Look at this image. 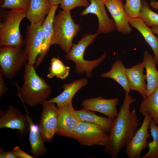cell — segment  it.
Instances as JSON below:
<instances>
[{
  "label": "cell",
  "mask_w": 158,
  "mask_h": 158,
  "mask_svg": "<svg viewBox=\"0 0 158 158\" xmlns=\"http://www.w3.org/2000/svg\"><path fill=\"white\" fill-rule=\"evenodd\" d=\"M125 92L123 103L120 108L109 135L104 150L112 158H116L118 154L128 145L140 124L135 108L130 111L131 104L136 99Z\"/></svg>",
  "instance_id": "6da1fadb"
},
{
  "label": "cell",
  "mask_w": 158,
  "mask_h": 158,
  "mask_svg": "<svg viewBox=\"0 0 158 158\" xmlns=\"http://www.w3.org/2000/svg\"><path fill=\"white\" fill-rule=\"evenodd\" d=\"M24 67L23 83L18 90V96L23 103L33 107L47 100L51 87L37 74L34 65L27 63Z\"/></svg>",
  "instance_id": "7a4b0ae2"
},
{
  "label": "cell",
  "mask_w": 158,
  "mask_h": 158,
  "mask_svg": "<svg viewBox=\"0 0 158 158\" xmlns=\"http://www.w3.org/2000/svg\"><path fill=\"white\" fill-rule=\"evenodd\" d=\"M26 11L10 10L1 17L0 46L23 48L25 41L20 30L22 20L26 17Z\"/></svg>",
  "instance_id": "3957f363"
},
{
  "label": "cell",
  "mask_w": 158,
  "mask_h": 158,
  "mask_svg": "<svg viewBox=\"0 0 158 158\" xmlns=\"http://www.w3.org/2000/svg\"><path fill=\"white\" fill-rule=\"evenodd\" d=\"M53 27L54 34L51 46L58 44L66 54L68 53L73 44V38L80 30L79 24L75 23L70 11L62 10L55 15Z\"/></svg>",
  "instance_id": "277c9868"
},
{
  "label": "cell",
  "mask_w": 158,
  "mask_h": 158,
  "mask_svg": "<svg viewBox=\"0 0 158 158\" xmlns=\"http://www.w3.org/2000/svg\"><path fill=\"white\" fill-rule=\"evenodd\" d=\"M99 33L97 32L92 34H86L83 35L76 44H73L69 52L66 54L65 58L67 60H71L75 64V72L80 75L85 73L87 77L91 76L92 71L105 60L107 54H104L99 59L87 61L84 58V54L86 48L92 44Z\"/></svg>",
  "instance_id": "5b68a950"
},
{
  "label": "cell",
  "mask_w": 158,
  "mask_h": 158,
  "mask_svg": "<svg viewBox=\"0 0 158 158\" xmlns=\"http://www.w3.org/2000/svg\"><path fill=\"white\" fill-rule=\"evenodd\" d=\"M23 48L0 47V71L5 77L12 79L27 63V57Z\"/></svg>",
  "instance_id": "8992f818"
},
{
  "label": "cell",
  "mask_w": 158,
  "mask_h": 158,
  "mask_svg": "<svg viewBox=\"0 0 158 158\" xmlns=\"http://www.w3.org/2000/svg\"><path fill=\"white\" fill-rule=\"evenodd\" d=\"M107 133L96 124L86 121H80L75 130L74 139L83 146H104L109 138Z\"/></svg>",
  "instance_id": "52a82bcc"
},
{
  "label": "cell",
  "mask_w": 158,
  "mask_h": 158,
  "mask_svg": "<svg viewBox=\"0 0 158 158\" xmlns=\"http://www.w3.org/2000/svg\"><path fill=\"white\" fill-rule=\"evenodd\" d=\"M39 128L45 142L51 143L56 133L58 123L57 107L53 102L43 103Z\"/></svg>",
  "instance_id": "ba28073f"
},
{
  "label": "cell",
  "mask_w": 158,
  "mask_h": 158,
  "mask_svg": "<svg viewBox=\"0 0 158 158\" xmlns=\"http://www.w3.org/2000/svg\"><path fill=\"white\" fill-rule=\"evenodd\" d=\"M44 20L30 23L26 29L24 49L28 58L27 63L30 65L35 64L41 52L43 39L42 25Z\"/></svg>",
  "instance_id": "9c48e42d"
},
{
  "label": "cell",
  "mask_w": 158,
  "mask_h": 158,
  "mask_svg": "<svg viewBox=\"0 0 158 158\" xmlns=\"http://www.w3.org/2000/svg\"><path fill=\"white\" fill-rule=\"evenodd\" d=\"M8 128L18 130L21 137L30 131V124L27 113H23L13 105L8 106L5 112L1 114L0 128Z\"/></svg>",
  "instance_id": "30bf717a"
},
{
  "label": "cell",
  "mask_w": 158,
  "mask_h": 158,
  "mask_svg": "<svg viewBox=\"0 0 158 158\" xmlns=\"http://www.w3.org/2000/svg\"><path fill=\"white\" fill-rule=\"evenodd\" d=\"M72 102L57 107L58 123L56 134L74 139L75 132L79 122Z\"/></svg>",
  "instance_id": "8fae6325"
},
{
  "label": "cell",
  "mask_w": 158,
  "mask_h": 158,
  "mask_svg": "<svg viewBox=\"0 0 158 158\" xmlns=\"http://www.w3.org/2000/svg\"><path fill=\"white\" fill-rule=\"evenodd\" d=\"M144 116L140 127L126 147L125 153L129 158H140L142 151L148 147L147 139L150 136L148 130L152 118L148 113Z\"/></svg>",
  "instance_id": "7c38bea8"
},
{
  "label": "cell",
  "mask_w": 158,
  "mask_h": 158,
  "mask_svg": "<svg viewBox=\"0 0 158 158\" xmlns=\"http://www.w3.org/2000/svg\"><path fill=\"white\" fill-rule=\"evenodd\" d=\"M118 101L117 98L105 99L99 96L86 99L81 102V105L83 109L98 112L114 120L118 113L116 107Z\"/></svg>",
  "instance_id": "4fadbf2b"
},
{
  "label": "cell",
  "mask_w": 158,
  "mask_h": 158,
  "mask_svg": "<svg viewBox=\"0 0 158 158\" xmlns=\"http://www.w3.org/2000/svg\"><path fill=\"white\" fill-rule=\"evenodd\" d=\"M89 6L81 13L82 16L93 13L97 16L99 27L97 31L99 34L106 33L114 31L116 29L114 20L110 19L106 12L103 0H90Z\"/></svg>",
  "instance_id": "5bb4252c"
},
{
  "label": "cell",
  "mask_w": 158,
  "mask_h": 158,
  "mask_svg": "<svg viewBox=\"0 0 158 158\" xmlns=\"http://www.w3.org/2000/svg\"><path fill=\"white\" fill-rule=\"evenodd\" d=\"M58 7L57 5H52L49 12L42 22L43 39L41 51L36 61L34 66L35 68L37 67L42 62L51 46V43L54 34V19Z\"/></svg>",
  "instance_id": "9a60e30c"
},
{
  "label": "cell",
  "mask_w": 158,
  "mask_h": 158,
  "mask_svg": "<svg viewBox=\"0 0 158 158\" xmlns=\"http://www.w3.org/2000/svg\"><path fill=\"white\" fill-rule=\"evenodd\" d=\"M103 1L113 18L118 31L123 34H129L132 30L122 0Z\"/></svg>",
  "instance_id": "2e32d148"
},
{
  "label": "cell",
  "mask_w": 158,
  "mask_h": 158,
  "mask_svg": "<svg viewBox=\"0 0 158 158\" xmlns=\"http://www.w3.org/2000/svg\"><path fill=\"white\" fill-rule=\"evenodd\" d=\"M144 68L142 63L139 62L132 67L127 68V75L130 90L138 92L142 98L145 99L147 96L146 94L147 85L145 83L146 76L143 73Z\"/></svg>",
  "instance_id": "e0dca14e"
},
{
  "label": "cell",
  "mask_w": 158,
  "mask_h": 158,
  "mask_svg": "<svg viewBox=\"0 0 158 158\" xmlns=\"http://www.w3.org/2000/svg\"><path fill=\"white\" fill-rule=\"evenodd\" d=\"M87 80L85 78L77 79L70 83H64L61 87L63 92L56 97L47 101L55 103L57 107L72 102L73 98L76 92L87 85Z\"/></svg>",
  "instance_id": "ac0fdd59"
},
{
  "label": "cell",
  "mask_w": 158,
  "mask_h": 158,
  "mask_svg": "<svg viewBox=\"0 0 158 158\" xmlns=\"http://www.w3.org/2000/svg\"><path fill=\"white\" fill-rule=\"evenodd\" d=\"M131 26L137 30L149 44L154 55V59L156 65H158V37L154 35L152 28H149L139 17L133 18H128Z\"/></svg>",
  "instance_id": "d6986e66"
},
{
  "label": "cell",
  "mask_w": 158,
  "mask_h": 158,
  "mask_svg": "<svg viewBox=\"0 0 158 158\" xmlns=\"http://www.w3.org/2000/svg\"><path fill=\"white\" fill-rule=\"evenodd\" d=\"M30 124L29 141L31 147V153L34 157L44 156L48 151L44 144V141L40 133L39 127L34 124L29 116L25 107Z\"/></svg>",
  "instance_id": "ffe728a7"
},
{
  "label": "cell",
  "mask_w": 158,
  "mask_h": 158,
  "mask_svg": "<svg viewBox=\"0 0 158 158\" xmlns=\"http://www.w3.org/2000/svg\"><path fill=\"white\" fill-rule=\"evenodd\" d=\"M142 63L146 71L147 81L146 94L148 96L158 87V71L156 67L154 57L147 50L144 52Z\"/></svg>",
  "instance_id": "44dd1931"
},
{
  "label": "cell",
  "mask_w": 158,
  "mask_h": 158,
  "mask_svg": "<svg viewBox=\"0 0 158 158\" xmlns=\"http://www.w3.org/2000/svg\"><path fill=\"white\" fill-rule=\"evenodd\" d=\"M51 6L49 0H30L29 8L26 12V18L30 23H35L44 20Z\"/></svg>",
  "instance_id": "7402d4cb"
},
{
  "label": "cell",
  "mask_w": 158,
  "mask_h": 158,
  "mask_svg": "<svg viewBox=\"0 0 158 158\" xmlns=\"http://www.w3.org/2000/svg\"><path fill=\"white\" fill-rule=\"evenodd\" d=\"M127 69L123 64L122 61L117 60L114 62L110 70L100 75L103 78H111L117 82L124 89L125 92H130L128 77Z\"/></svg>",
  "instance_id": "603a6c76"
},
{
  "label": "cell",
  "mask_w": 158,
  "mask_h": 158,
  "mask_svg": "<svg viewBox=\"0 0 158 158\" xmlns=\"http://www.w3.org/2000/svg\"><path fill=\"white\" fill-rule=\"evenodd\" d=\"M75 113L79 121H84L93 123L101 127L107 133L110 132L111 130L114 120L107 117L98 116L84 109L75 110Z\"/></svg>",
  "instance_id": "cb8c5ba5"
},
{
  "label": "cell",
  "mask_w": 158,
  "mask_h": 158,
  "mask_svg": "<svg viewBox=\"0 0 158 158\" xmlns=\"http://www.w3.org/2000/svg\"><path fill=\"white\" fill-rule=\"evenodd\" d=\"M139 112L143 116L148 113L158 126V87L146 98H142Z\"/></svg>",
  "instance_id": "d4e9b609"
},
{
  "label": "cell",
  "mask_w": 158,
  "mask_h": 158,
  "mask_svg": "<svg viewBox=\"0 0 158 158\" xmlns=\"http://www.w3.org/2000/svg\"><path fill=\"white\" fill-rule=\"evenodd\" d=\"M70 67L66 66L59 57H53L51 59L47 77L52 78L54 77L64 79L68 76Z\"/></svg>",
  "instance_id": "484cf974"
},
{
  "label": "cell",
  "mask_w": 158,
  "mask_h": 158,
  "mask_svg": "<svg viewBox=\"0 0 158 158\" xmlns=\"http://www.w3.org/2000/svg\"><path fill=\"white\" fill-rule=\"evenodd\" d=\"M149 128L153 140L148 142L149 150L140 158H158V126L151 118Z\"/></svg>",
  "instance_id": "4316f807"
},
{
  "label": "cell",
  "mask_w": 158,
  "mask_h": 158,
  "mask_svg": "<svg viewBox=\"0 0 158 158\" xmlns=\"http://www.w3.org/2000/svg\"><path fill=\"white\" fill-rule=\"evenodd\" d=\"M142 7L139 15L148 26H158V14L152 11L145 0L141 1Z\"/></svg>",
  "instance_id": "83f0119b"
},
{
  "label": "cell",
  "mask_w": 158,
  "mask_h": 158,
  "mask_svg": "<svg viewBox=\"0 0 158 158\" xmlns=\"http://www.w3.org/2000/svg\"><path fill=\"white\" fill-rule=\"evenodd\" d=\"M3 2L0 7L3 8L26 11L28 9L30 0H3Z\"/></svg>",
  "instance_id": "f1b7e54d"
},
{
  "label": "cell",
  "mask_w": 158,
  "mask_h": 158,
  "mask_svg": "<svg viewBox=\"0 0 158 158\" xmlns=\"http://www.w3.org/2000/svg\"><path fill=\"white\" fill-rule=\"evenodd\" d=\"M123 7L128 18H133L139 17L142 7L141 0H126Z\"/></svg>",
  "instance_id": "f546056e"
},
{
  "label": "cell",
  "mask_w": 158,
  "mask_h": 158,
  "mask_svg": "<svg viewBox=\"0 0 158 158\" xmlns=\"http://www.w3.org/2000/svg\"><path fill=\"white\" fill-rule=\"evenodd\" d=\"M60 4L62 10L66 11L78 6L87 8L90 4L88 0H61Z\"/></svg>",
  "instance_id": "4dcf8cb0"
},
{
  "label": "cell",
  "mask_w": 158,
  "mask_h": 158,
  "mask_svg": "<svg viewBox=\"0 0 158 158\" xmlns=\"http://www.w3.org/2000/svg\"><path fill=\"white\" fill-rule=\"evenodd\" d=\"M5 77L0 71V97H1L7 92L8 88L5 80Z\"/></svg>",
  "instance_id": "1f68e13d"
},
{
  "label": "cell",
  "mask_w": 158,
  "mask_h": 158,
  "mask_svg": "<svg viewBox=\"0 0 158 158\" xmlns=\"http://www.w3.org/2000/svg\"><path fill=\"white\" fill-rule=\"evenodd\" d=\"M15 154L19 158H33L34 157L30 156L23 151L18 146L15 147L13 150Z\"/></svg>",
  "instance_id": "d6a6232c"
},
{
  "label": "cell",
  "mask_w": 158,
  "mask_h": 158,
  "mask_svg": "<svg viewBox=\"0 0 158 158\" xmlns=\"http://www.w3.org/2000/svg\"><path fill=\"white\" fill-rule=\"evenodd\" d=\"M5 156L6 158H19L13 150L11 151L5 152Z\"/></svg>",
  "instance_id": "836d02e7"
},
{
  "label": "cell",
  "mask_w": 158,
  "mask_h": 158,
  "mask_svg": "<svg viewBox=\"0 0 158 158\" xmlns=\"http://www.w3.org/2000/svg\"><path fill=\"white\" fill-rule=\"evenodd\" d=\"M150 5L153 8L158 10V1L152 0L150 1Z\"/></svg>",
  "instance_id": "e575fe53"
},
{
  "label": "cell",
  "mask_w": 158,
  "mask_h": 158,
  "mask_svg": "<svg viewBox=\"0 0 158 158\" xmlns=\"http://www.w3.org/2000/svg\"><path fill=\"white\" fill-rule=\"evenodd\" d=\"M52 5H57L60 4L61 0H49Z\"/></svg>",
  "instance_id": "d590c367"
},
{
  "label": "cell",
  "mask_w": 158,
  "mask_h": 158,
  "mask_svg": "<svg viewBox=\"0 0 158 158\" xmlns=\"http://www.w3.org/2000/svg\"><path fill=\"white\" fill-rule=\"evenodd\" d=\"M5 151L2 147L0 148V158H6L5 156Z\"/></svg>",
  "instance_id": "8d00e7d4"
},
{
  "label": "cell",
  "mask_w": 158,
  "mask_h": 158,
  "mask_svg": "<svg viewBox=\"0 0 158 158\" xmlns=\"http://www.w3.org/2000/svg\"><path fill=\"white\" fill-rule=\"evenodd\" d=\"M151 28L154 34L158 35V26H153Z\"/></svg>",
  "instance_id": "74e56055"
},
{
  "label": "cell",
  "mask_w": 158,
  "mask_h": 158,
  "mask_svg": "<svg viewBox=\"0 0 158 158\" xmlns=\"http://www.w3.org/2000/svg\"><path fill=\"white\" fill-rule=\"evenodd\" d=\"M103 1H112L114 0H103Z\"/></svg>",
  "instance_id": "f35d334b"
}]
</instances>
